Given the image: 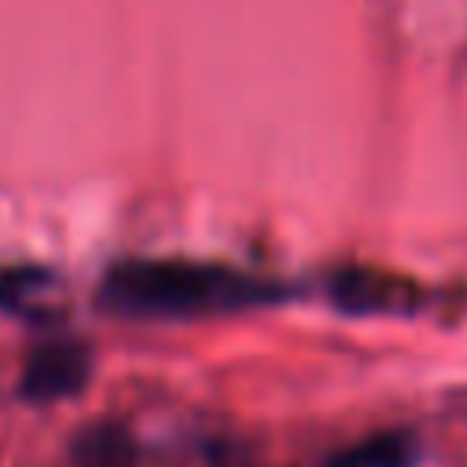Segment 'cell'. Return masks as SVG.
<instances>
[{
  "mask_svg": "<svg viewBox=\"0 0 467 467\" xmlns=\"http://www.w3.org/2000/svg\"><path fill=\"white\" fill-rule=\"evenodd\" d=\"M277 285L237 266L201 259H124L106 270L99 306L135 321H190L274 303Z\"/></svg>",
  "mask_w": 467,
  "mask_h": 467,
  "instance_id": "6da1fadb",
  "label": "cell"
},
{
  "mask_svg": "<svg viewBox=\"0 0 467 467\" xmlns=\"http://www.w3.org/2000/svg\"><path fill=\"white\" fill-rule=\"evenodd\" d=\"M99 467H113V463H99Z\"/></svg>",
  "mask_w": 467,
  "mask_h": 467,
  "instance_id": "5b68a950",
  "label": "cell"
},
{
  "mask_svg": "<svg viewBox=\"0 0 467 467\" xmlns=\"http://www.w3.org/2000/svg\"><path fill=\"white\" fill-rule=\"evenodd\" d=\"M325 467H416V441L405 431H376L336 449Z\"/></svg>",
  "mask_w": 467,
  "mask_h": 467,
  "instance_id": "277c9868",
  "label": "cell"
},
{
  "mask_svg": "<svg viewBox=\"0 0 467 467\" xmlns=\"http://www.w3.org/2000/svg\"><path fill=\"white\" fill-rule=\"evenodd\" d=\"M91 350L77 339H47L26 354L22 365V394L29 401H62L88 387L91 379Z\"/></svg>",
  "mask_w": 467,
  "mask_h": 467,
  "instance_id": "7a4b0ae2",
  "label": "cell"
},
{
  "mask_svg": "<svg viewBox=\"0 0 467 467\" xmlns=\"http://www.w3.org/2000/svg\"><path fill=\"white\" fill-rule=\"evenodd\" d=\"M328 296L347 314H409L420 306V288L405 277L368 266H343L328 281Z\"/></svg>",
  "mask_w": 467,
  "mask_h": 467,
  "instance_id": "3957f363",
  "label": "cell"
}]
</instances>
